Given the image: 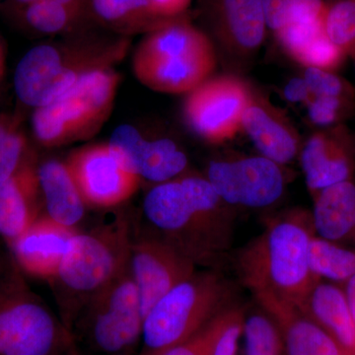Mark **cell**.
I'll return each mask as SVG.
<instances>
[{
    "mask_svg": "<svg viewBox=\"0 0 355 355\" xmlns=\"http://www.w3.org/2000/svg\"><path fill=\"white\" fill-rule=\"evenodd\" d=\"M144 214L156 234L198 268L216 270L232 248L234 207L221 200L207 178L179 177L156 184L144 198Z\"/></svg>",
    "mask_w": 355,
    "mask_h": 355,
    "instance_id": "1",
    "label": "cell"
},
{
    "mask_svg": "<svg viewBox=\"0 0 355 355\" xmlns=\"http://www.w3.org/2000/svg\"><path fill=\"white\" fill-rule=\"evenodd\" d=\"M314 233L311 216L302 210L270 219L263 232L236 257L243 284L253 295L270 294L301 310L318 282L309 266Z\"/></svg>",
    "mask_w": 355,
    "mask_h": 355,
    "instance_id": "2",
    "label": "cell"
},
{
    "mask_svg": "<svg viewBox=\"0 0 355 355\" xmlns=\"http://www.w3.org/2000/svg\"><path fill=\"white\" fill-rule=\"evenodd\" d=\"M217 64L209 37L182 17L146 33L133 53L135 78L154 92L188 94L212 76Z\"/></svg>",
    "mask_w": 355,
    "mask_h": 355,
    "instance_id": "3",
    "label": "cell"
},
{
    "mask_svg": "<svg viewBox=\"0 0 355 355\" xmlns=\"http://www.w3.org/2000/svg\"><path fill=\"white\" fill-rule=\"evenodd\" d=\"M132 239L130 224L121 219L74 236L51 282L55 284L67 329L87 299L128 270Z\"/></svg>",
    "mask_w": 355,
    "mask_h": 355,
    "instance_id": "4",
    "label": "cell"
},
{
    "mask_svg": "<svg viewBox=\"0 0 355 355\" xmlns=\"http://www.w3.org/2000/svg\"><path fill=\"white\" fill-rule=\"evenodd\" d=\"M232 305L233 289L227 280L216 270H198L163 296L144 317V355L189 340Z\"/></svg>",
    "mask_w": 355,
    "mask_h": 355,
    "instance_id": "5",
    "label": "cell"
},
{
    "mask_svg": "<svg viewBox=\"0 0 355 355\" xmlns=\"http://www.w3.org/2000/svg\"><path fill=\"white\" fill-rule=\"evenodd\" d=\"M144 314L130 266L93 294L74 315L69 331L78 352L132 355L141 342Z\"/></svg>",
    "mask_w": 355,
    "mask_h": 355,
    "instance_id": "6",
    "label": "cell"
},
{
    "mask_svg": "<svg viewBox=\"0 0 355 355\" xmlns=\"http://www.w3.org/2000/svg\"><path fill=\"white\" fill-rule=\"evenodd\" d=\"M76 347L62 319L30 289L13 260L0 282V355H64Z\"/></svg>",
    "mask_w": 355,
    "mask_h": 355,
    "instance_id": "7",
    "label": "cell"
},
{
    "mask_svg": "<svg viewBox=\"0 0 355 355\" xmlns=\"http://www.w3.org/2000/svg\"><path fill=\"white\" fill-rule=\"evenodd\" d=\"M120 81L111 67L85 72L62 97L35 109L32 127L37 140L57 147L93 137L110 118Z\"/></svg>",
    "mask_w": 355,
    "mask_h": 355,
    "instance_id": "8",
    "label": "cell"
},
{
    "mask_svg": "<svg viewBox=\"0 0 355 355\" xmlns=\"http://www.w3.org/2000/svg\"><path fill=\"white\" fill-rule=\"evenodd\" d=\"M128 40L109 44H86L77 55H69V46L42 44L27 51L14 73V89L23 104L37 109L50 105L62 97L78 80L93 69L111 67L127 50Z\"/></svg>",
    "mask_w": 355,
    "mask_h": 355,
    "instance_id": "9",
    "label": "cell"
},
{
    "mask_svg": "<svg viewBox=\"0 0 355 355\" xmlns=\"http://www.w3.org/2000/svg\"><path fill=\"white\" fill-rule=\"evenodd\" d=\"M254 97L251 87L240 77L211 76L187 94L184 118L200 139L224 144L243 132V116Z\"/></svg>",
    "mask_w": 355,
    "mask_h": 355,
    "instance_id": "10",
    "label": "cell"
},
{
    "mask_svg": "<svg viewBox=\"0 0 355 355\" xmlns=\"http://www.w3.org/2000/svg\"><path fill=\"white\" fill-rule=\"evenodd\" d=\"M205 178L221 200L232 207H270L286 188L280 165L261 155L212 161Z\"/></svg>",
    "mask_w": 355,
    "mask_h": 355,
    "instance_id": "11",
    "label": "cell"
},
{
    "mask_svg": "<svg viewBox=\"0 0 355 355\" xmlns=\"http://www.w3.org/2000/svg\"><path fill=\"white\" fill-rule=\"evenodd\" d=\"M198 266L160 236L133 238L130 270L144 317L163 296L198 272Z\"/></svg>",
    "mask_w": 355,
    "mask_h": 355,
    "instance_id": "12",
    "label": "cell"
},
{
    "mask_svg": "<svg viewBox=\"0 0 355 355\" xmlns=\"http://www.w3.org/2000/svg\"><path fill=\"white\" fill-rule=\"evenodd\" d=\"M70 172L87 207L113 209L130 200L141 179L114 157L108 144H91L71 153Z\"/></svg>",
    "mask_w": 355,
    "mask_h": 355,
    "instance_id": "13",
    "label": "cell"
},
{
    "mask_svg": "<svg viewBox=\"0 0 355 355\" xmlns=\"http://www.w3.org/2000/svg\"><path fill=\"white\" fill-rule=\"evenodd\" d=\"M305 182L313 196L352 180L355 170V139L345 125L313 133L301 153Z\"/></svg>",
    "mask_w": 355,
    "mask_h": 355,
    "instance_id": "14",
    "label": "cell"
},
{
    "mask_svg": "<svg viewBox=\"0 0 355 355\" xmlns=\"http://www.w3.org/2000/svg\"><path fill=\"white\" fill-rule=\"evenodd\" d=\"M78 231L44 214L9 247L12 260L25 275L51 282Z\"/></svg>",
    "mask_w": 355,
    "mask_h": 355,
    "instance_id": "15",
    "label": "cell"
},
{
    "mask_svg": "<svg viewBox=\"0 0 355 355\" xmlns=\"http://www.w3.org/2000/svg\"><path fill=\"white\" fill-rule=\"evenodd\" d=\"M279 326L286 355H345L342 347L297 306L270 295H254Z\"/></svg>",
    "mask_w": 355,
    "mask_h": 355,
    "instance_id": "16",
    "label": "cell"
},
{
    "mask_svg": "<svg viewBox=\"0 0 355 355\" xmlns=\"http://www.w3.org/2000/svg\"><path fill=\"white\" fill-rule=\"evenodd\" d=\"M37 167L30 159L0 183V238L9 247L44 216Z\"/></svg>",
    "mask_w": 355,
    "mask_h": 355,
    "instance_id": "17",
    "label": "cell"
},
{
    "mask_svg": "<svg viewBox=\"0 0 355 355\" xmlns=\"http://www.w3.org/2000/svg\"><path fill=\"white\" fill-rule=\"evenodd\" d=\"M242 130L261 155L277 164H287L297 156L299 137L296 130L277 110L256 96L243 116Z\"/></svg>",
    "mask_w": 355,
    "mask_h": 355,
    "instance_id": "18",
    "label": "cell"
},
{
    "mask_svg": "<svg viewBox=\"0 0 355 355\" xmlns=\"http://www.w3.org/2000/svg\"><path fill=\"white\" fill-rule=\"evenodd\" d=\"M44 216L77 228L87 207L67 162L51 159L37 167Z\"/></svg>",
    "mask_w": 355,
    "mask_h": 355,
    "instance_id": "19",
    "label": "cell"
},
{
    "mask_svg": "<svg viewBox=\"0 0 355 355\" xmlns=\"http://www.w3.org/2000/svg\"><path fill=\"white\" fill-rule=\"evenodd\" d=\"M219 34L235 55H253L266 36L263 0H221Z\"/></svg>",
    "mask_w": 355,
    "mask_h": 355,
    "instance_id": "20",
    "label": "cell"
},
{
    "mask_svg": "<svg viewBox=\"0 0 355 355\" xmlns=\"http://www.w3.org/2000/svg\"><path fill=\"white\" fill-rule=\"evenodd\" d=\"M301 311L324 329L345 354H355V323L345 292L333 284L317 282Z\"/></svg>",
    "mask_w": 355,
    "mask_h": 355,
    "instance_id": "21",
    "label": "cell"
},
{
    "mask_svg": "<svg viewBox=\"0 0 355 355\" xmlns=\"http://www.w3.org/2000/svg\"><path fill=\"white\" fill-rule=\"evenodd\" d=\"M314 198L311 219L318 237L338 242L355 233V183L352 180L328 187Z\"/></svg>",
    "mask_w": 355,
    "mask_h": 355,
    "instance_id": "22",
    "label": "cell"
},
{
    "mask_svg": "<svg viewBox=\"0 0 355 355\" xmlns=\"http://www.w3.org/2000/svg\"><path fill=\"white\" fill-rule=\"evenodd\" d=\"M89 6L93 19L123 36L146 34L167 21L156 15L149 0H89Z\"/></svg>",
    "mask_w": 355,
    "mask_h": 355,
    "instance_id": "23",
    "label": "cell"
},
{
    "mask_svg": "<svg viewBox=\"0 0 355 355\" xmlns=\"http://www.w3.org/2000/svg\"><path fill=\"white\" fill-rule=\"evenodd\" d=\"M188 166V157L171 139L142 142L133 173L141 180L162 184L179 178Z\"/></svg>",
    "mask_w": 355,
    "mask_h": 355,
    "instance_id": "24",
    "label": "cell"
},
{
    "mask_svg": "<svg viewBox=\"0 0 355 355\" xmlns=\"http://www.w3.org/2000/svg\"><path fill=\"white\" fill-rule=\"evenodd\" d=\"M309 266L317 279L347 282L355 275V252L314 235L310 241Z\"/></svg>",
    "mask_w": 355,
    "mask_h": 355,
    "instance_id": "25",
    "label": "cell"
},
{
    "mask_svg": "<svg viewBox=\"0 0 355 355\" xmlns=\"http://www.w3.org/2000/svg\"><path fill=\"white\" fill-rule=\"evenodd\" d=\"M26 27L43 35L71 32L85 18L55 0H38L16 14Z\"/></svg>",
    "mask_w": 355,
    "mask_h": 355,
    "instance_id": "26",
    "label": "cell"
},
{
    "mask_svg": "<svg viewBox=\"0 0 355 355\" xmlns=\"http://www.w3.org/2000/svg\"><path fill=\"white\" fill-rule=\"evenodd\" d=\"M242 335L245 355H286L279 326L261 308L244 315Z\"/></svg>",
    "mask_w": 355,
    "mask_h": 355,
    "instance_id": "27",
    "label": "cell"
},
{
    "mask_svg": "<svg viewBox=\"0 0 355 355\" xmlns=\"http://www.w3.org/2000/svg\"><path fill=\"white\" fill-rule=\"evenodd\" d=\"M266 27L279 31L293 23L320 19L327 9L322 0H263Z\"/></svg>",
    "mask_w": 355,
    "mask_h": 355,
    "instance_id": "28",
    "label": "cell"
},
{
    "mask_svg": "<svg viewBox=\"0 0 355 355\" xmlns=\"http://www.w3.org/2000/svg\"><path fill=\"white\" fill-rule=\"evenodd\" d=\"M324 31L345 55L355 57V0H342L327 9Z\"/></svg>",
    "mask_w": 355,
    "mask_h": 355,
    "instance_id": "29",
    "label": "cell"
},
{
    "mask_svg": "<svg viewBox=\"0 0 355 355\" xmlns=\"http://www.w3.org/2000/svg\"><path fill=\"white\" fill-rule=\"evenodd\" d=\"M24 135L13 121L0 119V183L12 177L30 160Z\"/></svg>",
    "mask_w": 355,
    "mask_h": 355,
    "instance_id": "30",
    "label": "cell"
},
{
    "mask_svg": "<svg viewBox=\"0 0 355 355\" xmlns=\"http://www.w3.org/2000/svg\"><path fill=\"white\" fill-rule=\"evenodd\" d=\"M308 118L313 125L324 128L340 125L355 109L354 96H311L306 103Z\"/></svg>",
    "mask_w": 355,
    "mask_h": 355,
    "instance_id": "31",
    "label": "cell"
},
{
    "mask_svg": "<svg viewBox=\"0 0 355 355\" xmlns=\"http://www.w3.org/2000/svg\"><path fill=\"white\" fill-rule=\"evenodd\" d=\"M244 315V310L234 304L214 319L210 355H237Z\"/></svg>",
    "mask_w": 355,
    "mask_h": 355,
    "instance_id": "32",
    "label": "cell"
},
{
    "mask_svg": "<svg viewBox=\"0 0 355 355\" xmlns=\"http://www.w3.org/2000/svg\"><path fill=\"white\" fill-rule=\"evenodd\" d=\"M144 137L135 127L121 125L114 128L108 142L109 148L128 171L133 173V165Z\"/></svg>",
    "mask_w": 355,
    "mask_h": 355,
    "instance_id": "33",
    "label": "cell"
},
{
    "mask_svg": "<svg viewBox=\"0 0 355 355\" xmlns=\"http://www.w3.org/2000/svg\"><path fill=\"white\" fill-rule=\"evenodd\" d=\"M304 79L311 96H354V88L336 72L307 67Z\"/></svg>",
    "mask_w": 355,
    "mask_h": 355,
    "instance_id": "34",
    "label": "cell"
},
{
    "mask_svg": "<svg viewBox=\"0 0 355 355\" xmlns=\"http://www.w3.org/2000/svg\"><path fill=\"white\" fill-rule=\"evenodd\" d=\"M214 321L181 343L158 352L154 355H210L211 352L212 334H214Z\"/></svg>",
    "mask_w": 355,
    "mask_h": 355,
    "instance_id": "35",
    "label": "cell"
},
{
    "mask_svg": "<svg viewBox=\"0 0 355 355\" xmlns=\"http://www.w3.org/2000/svg\"><path fill=\"white\" fill-rule=\"evenodd\" d=\"M154 12L163 20L182 17L191 6V0H149Z\"/></svg>",
    "mask_w": 355,
    "mask_h": 355,
    "instance_id": "36",
    "label": "cell"
},
{
    "mask_svg": "<svg viewBox=\"0 0 355 355\" xmlns=\"http://www.w3.org/2000/svg\"><path fill=\"white\" fill-rule=\"evenodd\" d=\"M284 94L287 101L291 103H304L306 104L311 98L310 90L304 77L292 78L284 87Z\"/></svg>",
    "mask_w": 355,
    "mask_h": 355,
    "instance_id": "37",
    "label": "cell"
},
{
    "mask_svg": "<svg viewBox=\"0 0 355 355\" xmlns=\"http://www.w3.org/2000/svg\"><path fill=\"white\" fill-rule=\"evenodd\" d=\"M83 18L91 17L89 0H55Z\"/></svg>",
    "mask_w": 355,
    "mask_h": 355,
    "instance_id": "38",
    "label": "cell"
},
{
    "mask_svg": "<svg viewBox=\"0 0 355 355\" xmlns=\"http://www.w3.org/2000/svg\"><path fill=\"white\" fill-rule=\"evenodd\" d=\"M345 293L355 323V275L347 280V291Z\"/></svg>",
    "mask_w": 355,
    "mask_h": 355,
    "instance_id": "39",
    "label": "cell"
},
{
    "mask_svg": "<svg viewBox=\"0 0 355 355\" xmlns=\"http://www.w3.org/2000/svg\"><path fill=\"white\" fill-rule=\"evenodd\" d=\"M36 1H38V0H7L6 6L7 8L10 10V12L16 15V14L20 12L26 7L31 6V4Z\"/></svg>",
    "mask_w": 355,
    "mask_h": 355,
    "instance_id": "40",
    "label": "cell"
},
{
    "mask_svg": "<svg viewBox=\"0 0 355 355\" xmlns=\"http://www.w3.org/2000/svg\"><path fill=\"white\" fill-rule=\"evenodd\" d=\"M9 261H6L3 254L0 251V282L3 279L4 273H6L7 268H8Z\"/></svg>",
    "mask_w": 355,
    "mask_h": 355,
    "instance_id": "41",
    "label": "cell"
},
{
    "mask_svg": "<svg viewBox=\"0 0 355 355\" xmlns=\"http://www.w3.org/2000/svg\"><path fill=\"white\" fill-rule=\"evenodd\" d=\"M3 69H4L3 50H2L1 44H0V78H1L2 73H3Z\"/></svg>",
    "mask_w": 355,
    "mask_h": 355,
    "instance_id": "42",
    "label": "cell"
},
{
    "mask_svg": "<svg viewBox=\"0 0 355 355\" xmlns=\"http://www.w3.org/2000/svg\"><path fill=\"white\" fill-rule=\"evenodd\" d=\"M64 355H83L80 352L77 350L76 347H72L69 352H67Z\"/></svg>",
    "mask_w": 355,
    "mask_h": 355,
    "instance_id": "43",
    "label": "cell"
},
{
    "mask_svg": "<svg viewBox=\"0 0 355 355\" xmlns=\"http://www.w3.org/2000/svg\"><path fill=\"white\" fill-rule=\"evenodd\" d=\"M0 1H1V0H0Z\"/></svg>",
    "mask_w": 355,
    "mask_h": 355,
    "instance_id": "44",
    "label": "cell"
},
{
    "mask_svg": "<svg viewBox=\"0 0 355 355\" xmlns=\"http://www.w3.org/2000/svg\"><path fill=\"white\" fill-rule=\"evenodd\" d=\"M354 58H355V57H354Z\"/></svg>",
    "mask_w": 355,
    "mask_h": 355,
    "instance_id": "45",
    "label": "cell"
}]
</instances>
